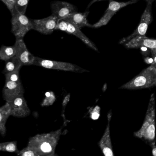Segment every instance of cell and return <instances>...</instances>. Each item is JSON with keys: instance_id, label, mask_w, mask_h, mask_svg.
Returning <instances> with one entry per match:
<instances>
[{"instance_id": "6da1fadb", "label": "cell", "mask_w": 156, "mask_h": 156, "mask_svg": "<svg viewBox=\"0 0 156 156\" xmlns=\"http://www.w3.org/2000/svg\"><path fill=\"white\" fill-rule=\"evenodd\" d=\"M62 134V128L47 133L37 134L29 139L28 146L34 149L41 156H54Z\"/></svg>"}, {"instance_id": "7a4b0ae2", "label": "cell", "mask_w": 156, "mask_h": 156, "mask_svg": "<svg viewBox=\"0 0 156 156\" xmlns=\"http://www.w3.org/2000/svg\"><path fill=\"white\" fill-rule=\"evenodd\" d=\"M155 131V98L154 94H152L151 95L143 125L139 130L134 132V135L152 147L156 143Z\"/></svg>"}, {"instance_id": "3957f363", "label": "cell", "mask_w": 156, "mask_h": 156, "mask_svg": "<svg viewBox=\"0 0 156 156\" xmlns=\"http://www.w3.org/2000/svg\"><path fill=\"white\" fill-rule=\"evenodd\" d=\"M156 82V68L152 65L143 70L139 74L119 87V89L136 90L149 88Z\"/></svg>"}, {"instance_id": "277c9868", "label": "cell", "mask_w": 156, "mask_h": 156, "mask_svg": "<svg viewBox=\"0 0 156 156\" xmlns=\"http://www.w3.org/2000/svg\"><path fill=\"white\" fill-rule=\"evenodd\" d=\"M33 65L41 66L46 69L61 70L81 73L89 72L88 70L84 68L71 63L46 60L36 56Z\"/></svg>"}, {"instance_id": "5b68a950", "label": "cell", "mask_w": 156, "mask_h": 156, "mask_svg": "<svg viewBox=\"0 0 156 156\" xmlns=\"http://www.w3.org/2000/svg\"><path fill=\"white\" fill-rule=\"evenodd\" d=\"M11 24V32L16 38L23 39L27 33L33 29L32 20L17 11L12 14Z\"/></svg>"}, {"instance_id": "8992f818", "label": "cell", "mask_w": 156, "mask_h": 156, "mask_svg": "<svg viewBox=\"0 0 156 156\" xmlns=\"http://www.w3.org/2000/svg\"><path fill=\"white\" fill-rule=\"evenodd\" d=\"M151 5L148 4L146 9L141 16L140 22L136 30L129 36L123 38L120 41L119 44H125L128 42L129 40L136 37L146 36V32L147 30L149 25L151 23L152 21L151 15Z\"/></svg>"}, {"instance_id": "52a82bcc", "label": "cell", "mask_w": 156, "mask_h": 156, "mask_svg": "<svg viewBox=\"0 0 156 156\" xmlns=\"http://www.w3.org/2000/svg\"><path fill=\"white\" fill-rule=\"evenodd\" d=\"M137 0H130L127 2H117L110 0L108 8L107 9L104 16L96 23L92 25L91 28H98L108 24L111 18L120 9L129 5L137 2Z\"/></svg>"}, {"instance_id": "ba28073f", "label": "cell", "mask_w": 156, "mask_h": 156, "mask_svg": "<svg viewBox=\"0 0 156 156\" xmlns=\"http://www.w3.org/2000/svg\"><path fill=\"white\" fill-rule=\"evenodd\" d=\"M33 30L44 34H50L55 30L59 19L54 15L40 20H31Z\"/></svg>"}, {"instance_id": "9c48e42d", "label": "cell", "mask_w": 156, "mask_h": 156, "mask_svg": "<svg viewBox=\"0 0 156 156\" xmlns=\"http://www.w3.org/2000/svg\"><path fill=\"white\" fill-rule=\"evenodd\" d=\"M24 93V88L21 82L6 81L2 90L3 99L8 103H10L17 97L23 95Z\"/></svg>"}, {"instance_id": "30bf717a", "label": "cell", "mask_w": 156, "mask_h": 156, "mask_svg": "<svg viewBox=\"0 0 156 156\" xmlns=\"http://www.w3.org/2000/svg\"><path fill=\"white\" fill-rule=\"evenodd\" d=\"M14 45L16 48V56L23 65H33L35 56L28 51L23 39L16 38Z\"/></svg>"}, {"instance_id": "8fae6325", "label": "cell", "mask_w": 156, "mask_h": 156, "mask_svg": "<svg viewBox=\"0 0 156 156\" xmlns=\"http://www.w3.org/2000/svg\"><path fill=\"white\" fill-rule=\"evenodd\" d=\"M53 15L58 19H63L73 12H77V8L74 5L66 2L55 1L51 4Z\"/></svg>"}, {"instance_id": "7c38bea8", "label": "cell", "mask_w": 156, "mask_h": 156, "mask_svg": "<svg viewBox=\"0 0 156 156\" xmlns=\"http://www.w3.org/2000/svg\"><path fill=\"white\" fill-rule=\"evenodd\" d=\"M11 116L17 118H24L30 114V110L23 95L17 97L10 103Z\"/></svg>"}, {"instance_id": "4fadbf2b", "label": "cell", "mask_w": 156, "mask_h": 156, "mask_svg": "<svg viewBox=\"0 0 156 156\" xmlns=\"http://www.w3.org/2000/svg\"><path fill=\"white\" fill-rule=\"evenodd\" d=\"M112 113L111 110L108 114V124L103 136L98 143V146L103 154L105 156H114L113 147L110 133V123L112 118Z\"/></svg>"}, {"instance_id": "5bb4252c", "label": "cell", "mask_w": 156, "mask_h": 156, "mask_svg": "<svg viewBox=\"0 0 156 156\" xmlns=\"http://www.w3.org/2000/svg\"><path fill=\"white\" fill-rule=\"evenodd\" d=\"M124 45L127 48H139L143 46L151 51H156V39H150L146 36H139L129 40Z\"/></svg>"}, {"instance_id": "9a60e30c", "label": "cell", "mask_w": 156, "mask_h": 156, "mask_svg": "<svg viewBox=\"0 0 156 156\" xmlns=\"http://www.w3.org/2000/svg\"><path fill=\"white\" fill-rule=\"evenodd\" d=\"M89 13L88 11L84 12H76L64 18L62 20L68 22L81 29L86 27L91 28L92 25L89 23L87 20V17Z\"/></svg>"}, {"instance_id": "2e32d148", "label": "cell", "mask_w": 156, "mask_h": 156, "mask_svg": "<svg viewBox=\"0 0 156 156\" xmlns=\"http://www.w3.org/2000/svg\"><path fill=\"white\" fill-rule=\"evenodd\" d=\"M66 33L68 34H72V35L76 36V37L80 39L88 47L96 51H98V49L96 46L95 44L88 37H87L85 34L82 32V31L81 30V29L78 28L77 26L69 23L68 29H67Z\"/></svg>"}, {"instance_id": "e0dca14e", "label": "cell", "mask_w": 156, "mask_h": 156, "mask_svg": "<svg viewBox=\"0 0 156 156\" xmlns=\"http://www.w3.org/2000/svg\"><path fill=\"white\" fill-rule=\"evenodd\" d=\"M11 116L10 104L6 102V104L0 108V133L2 136L6 135V124L9 116Z\"/></svg>"}, {"instance_id": "ac0fdd59", "label": "cell", "mask_w": 156, "mask_h": 156, "mask_svg": "<svg viewBox=\"0 0 156 156\" xmlns=\"http://www.w3.org/2000/svg\"><path fill=\"white\" fill-rule=\"evenodd\" d=\"M23 66V65L20 62L18 57L15 55L14 57L6 61L5 68L2 71V73L5 75L15 70L20 69Z\"/></svg>"}, {"instance_id": "d6986e66", "label": "cell", "mask_w": 156, "mask_h": 156, "mask_svg": "<svg viewBox=\"0 0 156 156\" xmlns=\"http://www.w3.org/2000/svg\"><path fill=\"white\" fill-rule=\"evenodd\" d=\"M16 51L15 45L7 46L2 45L0 50V59L6 61L16 55Z\"/></svg>"}, {"instance_id": "ffe728a7", "label": "cell", "mask_w": 156, "mask_h": 156, "mask_svg": "<svg viewBox=\"0 0 156 156\" xmlns=\"http://www.w3.org/2000/svg\"><path fill=\"white\" fill-rule=\"evenodd\" d=\"M0 151L17 153L19 151L17 147V141H9L0 143Z\"/></svg>"}, {"instance_id": "44dd1931", "label": "cell", "mask_w": 156, "mask_h": 156, "mask_svg": "<svg viewBox=\"0 0 156 156\" xmlns=\"http://www.w3.org/2000/svg\"><path fill=\"white\" fill-rule=\"evenodd\" d=\"M17 154L19 156H41L34 149L28 146L21 150L19 151Z\"/></svg>"}, {"instance_id": "7402d4cb", "label": "cell", "mask_w": 156, "mask_h": 156, "mask_svg": "<svg viewBox=\"0 0 156 156\" xmlns=\"http://www.w3.org/2000/svg\"><path fill=\"white\" fill-rule=\"evenodd\" d=\"M55 96L53 92H48L45 94V97L42 102V106H48L52 105L55 101Z\"/></svg>"}, {"instance_id": "603a6c76", "label": "cell", "mask_w": 156, "mask_h": 156, "mask_svg": "<svg viewBox=\"0 0 156 156\" xmlns=\"http://www.w3.org/2000/svg\"><path fill=\"white\" fill-rule=\"evenodd\" d=\"M30 0H16V10L21 14H25Z\"/></svg>"}, {"instance_id": "cb8c5ba5", "label": "cell", "mask_w": 156, "mask_h": 156, "mask_svg": "<svg viewBox=\"0 0 156 156\" xmlns=\"http://www.w3.org/2000/svg\"><path fill=\"white\" fill-rule=\"evenodd\" d=\"M20 69L15 70L5 75L6 81H12V82H21L20 77Z\"/></svg>"}, {"instance_id": "d4e9b609", "label": "cell", "mask_w": 156, "mask_h": 156, "mask_svg": "<svg viewBox=\"0 0 156 156\" xmlns=\"http://www.w3.org/2000/svg\"><path fill=\"white\" fill-rule=\"evenodd\" d=\"M7 6L12 14L16 11V0H1Z\"/></svg>"}, {"instance_id": "484cf974", "label": "cell", "mask_w": 156, "mask_h": 156, "mask_svg": "<svg viewBox=\"0 0 156 156\" xmlns=\"http://www.w3.org/2000/svg\"><path fill=\"white\" fill-rule=\"evenodd\" d=\"M68 24H69L68 22L62 19H59L55 30L62 31L66 32L68 29Z\"/></svg>"}, {"instance_id": "4316f807", "label": "cell", "mask_w": 156, "mask_h": 156, "mask_svg": "<svg viewBox=\"0 0 156 156\" xmlns=\"http://www.w3.org/2000/svg\"><path fill=\"white\" fill-rule=\"evenodd\" d=\"M100 108L98 107V106H96L94 108L93 111L91 112L90 116H91V118L94 119V120L98 119L100 116Z\"/></svg>"}, {"instance_id": "83f0119b", "label": "cell", "mask_w": 156, "mask_h": 156, "mask_svg": "<svg viewBox=\"0 0 156 156\" xmlns=\"http://www.w3.org/2000/svg\"><path fill=\"white\" fill-rule=\"evenodd\" d=\"M70 96L71 95L70 94H68L65 97L63 101L62 104V116L63 117L65 121V115L64 113L65 112V109L66 106V105L68 104V102H69L70 100Z\"/></svg>"}, {"instance_id": "f1b7e54d", "label": "cell", "mask_w": 156, "mask_h": 156, "mask_svg": "<svg viewBox=\"0 0 156 156\" xmlns=\"http://www.w3.org/2000/svg\"><path fill=\"white\" fill-rule=\"evenodd\" d=\"M139 48L140 49V51H141V54H142L144 56H147L148 55H149L150 51V50L148 49L147 47L142 46V47H140Z\"/></svg>"}, {"instance_id": "f546056e", "label": "cell", "mask_w": 156, "mask_h": 156, "mask_svg": "<svg viewBox=\"0 0 156 156\" xmlns=\"http://www.w3.org/2000/svg\"><path fill=\"white\" fill-rule=\"evenodd\" d=\"M151 53L152 55V57L153 59V62L151 65L155 66L156 68V51H151Z\"/></svg>"}, {"instance_id": "4dcf8cb0", "label": "cell", "mask_w": 156, "mask_h": 156, "mask_svg": "<svg viewBox=\"0 0 156 156\" xmlns=\"http://www.w3.org/2000/svg\"><path fill=\"white\" fill-rule=\"evenodd\" d=\"M144 62L146 63L147 64L151 65L153 64V59L152 58V57H146V58L144 59Z\"/></svg>"}, {"instance_id": "1f68e13d", "label": "cell", "mask_w": 156, "mask_h": 156, "mask_svg": "<svg viewBox=\"0 0 156 156\" xmlns=\"http://www.w3.org/2000/svg\"><path fill=\"white\" fill-rule=\"evenodd\" d=\"M102 1H104V0H93V1H92L89 3V4H88L87 8H89V7H91L93 4H94V3H95V2Z\"/></svg>"}, {"instance_id": "d6a6232c", "label": "cell", "mask_w": 156, "mask_h": 156, "mask_svg": "<svg viewBox=\"0 0 156 156\" xmlns=\"http://www.w3.org/2000/svg\"><path fill=\"white\" fill-rule=\"evenodd\" d=\"M152 147V155L154 156H156V145H154L151 147Z\"/></svg>"}, {"instance_id": "836d02e7", "label": "cell", "mask_w": 156, "mask_h": 156, "mask_svg": "<svg viewBox=\"0 0 156 156\" xmlns=\"http://www.w3.org/2000/svg\"><path fill=\"white\" fill-rule=\"evenodd\" d=\"M148 4H152V2L154 0H145Z\"/></svg>"}, {"instance_id": "e575fe53", "label": "cell", "mask_w": 156, "mask_h": 156, "mask_svg": "<svg viewBox=\"0 0 156 156\" xmlns=\"http://www.w3.org/2000/svg\"><path fill=\"white\" fill-rule=\"evenodd\" d=\"M154 86H156V82H155V84H154Z\"/></svg>"}]
</instances>
